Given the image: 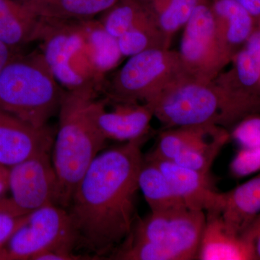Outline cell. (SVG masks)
<instances>
[{"label":"cell","instance_id":"cell-1","mask_svg":"<svg viewBox=\"0 0 260 260\" xmlns=\"http://www.w3.org/2000/svg\"><path fill=\"white\" fill-rule=\"evenodd\" d=\"M144 138L99 153L75 188L68 208L78 246L95 257L114 253L135 223V197Z\"/></svg>","mask_w":260,"mask_h":260},{"label":"cell","instance_id":"cell-2","mask_svg":"<svg viewBox=\"0 0 260 260\" xmlns=\"http://www.w3.org/2000/svg\"><path fill=\"white\" fill-rule=\"evenodd\" d=\"M95 89L65 90L59 109V126L51 150L57 179L56 205L69 208L75 188L107 139L94 120Z\"/></svg>","mask_w":260,"mask_h":260},{"label":"cell","instance_id":"cell-3","mask_svg":"<svg viewBox=\"0 0 260 260\" xmlns=\"http://www.w3.org/2000/svg\"><path fill=\"white\" fill-rule=\"evenodd\" d=\"M64 91L42 52L17 54L0 74V109L35 127L59 112Z\"/></svg>","mask_w":260,"mask_h":260},{"label":"cell","instance_id":"cell-4","mask_svg":"<svg viewBox=\"0 0 260 260\" xmlns=\"http://www.w3.org/2000/svg\"><path fill=\"white\" fill-rule=\"evenodd\" d=\"M166 129L214 124L237 125L243 116L232 98L215 80L205 81L185 75L166 87L150 103Z\"/></svg>","mask_w":260,"mask_h":260},{"label":"cell","instance_id":"cell-5","mask_svg":"<svg viewBox=\"0 0 260 260\" xmlns=\"http://www.w3.org/2000/svg\"><path fill=\"white\" fill-rule=\"evenodd\" d=\"M185 75L179 51L149 49L129 57L113 77L107 98L150 104L169 84Z\"/></svg>","mask_w":260,"mask_h":260},{"label":"cell","instance_id":"cell-6","mask_svg":"<svg viewBox=\"0 0 260 260\" xmlns=\"http://www.w3.org/2000/svg\"><path fill=\"white\" fill-rule=\"evenodd\" d=\"M76 246V233L68 209L47 205L28 213L0 249V260H34L45 251H73Z\"/></svg>","mask_w":260,"mask_h":260},{"label":"cell","instance_id":"cell-7","mask_svg":"<svg viewBox=\"0 0 260 260\" xmlns=\"http://www.w3.org/2000/svg\"><path fill=\"white\" fill-rule=\"evenodd\" d=\"M205 222V212L186 207L151 212L135 221L126 239L158 244L174 253L178 260L198 259Z\"/></svg>","mask_w":260,"mask_h":260},{"label":"cell","instance_id":"cell-8","mask_svg":"<svg viewBox=\"0 0 260 260\" xmlns=\"http://www.w3.org/2000/svg\"><path fill=\"white\" fill-rule=\"evenodd\" d=\"M179 53L186 73L198 80L212 81L230 64L217 37L210 0L198 5L186 22Z\"/></svg>","mask_w":260,"mask_h":260},{"label":"cell","instance_id":"cell-9","mask_svg":"<svg viewBox=\"0 0 260 260\" xmlns=\"http://www.w3.org/2000/svg\"><path fill=\"white\" fill-rule=\"evenodd\" d=\"M74 22L40 19L37 37V41L42 42L41 52L44 59L66 90L93 88L85 83L78 70L80 51L85 42V27L75 25Z\"/></svg>","mask_w":260,"mask_h":260},{"label":"cell","instance_id":"cell-10","mask_svg":"<svg viewBox=\"0 0 260 260\" xmlns=\"http://www.w3.org/2000/svg\"><path fill=\"white\" fill-rule=\"evenodd\" d=\"M51 154H39L9 168L10 199L23 215L56 205L57 179Z\"/></svg>","mask_w":260,"mask_h":260},{"label":"cell","instance_id":"cell-11","mask_svg":"<svg viewBox=\"0 0 260 260\" xmlns=\"http://www.w3.org/2000/svg\"><path fill=\"white\" fill-rule=\"evenodd\" d=\"M230 69L215 79L227 92L243 118L260 114V28L255 30L232 59Z\"/></svg>","mask_w":260,"mask_h":260},{"label":"cell","instance_id":"cell-12","mask_svg":"<svg viewBox=\"0 0 260 260\" xmlns=\"http://www.w3.org/2000/svg\"><path fill=\"white\" fill-rule=\"evenodd\" d=\"M105 100L94 99L92 113L95 124L107 140L129 142L144 138L154 117L153 107L149 104L119 102L107 98Z\"/></svg>","mask_w":260,"mask_h":260},{"label":"cell","instance_id":"cell-13","mask_svg":"<svg viewBox=\"0 0 260 260\" xmlns=\"http://www.w3.org/2000/svg\"><path fill=\"white\" fill-rule=\"evenodd\" d=\"M54 138L49 126L35 127L0 109V165L10 168L34 155L51 153Z\"/></svg>","mask_w":260,"mask_h":260},{"label":"cell","instance_id":"cell-14","mask_svg":"<svg viewBox=\"0 0 260 260\" xmlns=\"http://www.w3.org/2000/svg\"><path fill=\"white\" fill-rule=\"evenodd\" d=\"M159 168L174 192L189 209L216 211L220 193L214 189L209 174L197 172L171 160L146 157Z\"/></svg>","mask_w":260,"mask_h":260},{"label":"cell","instance_id":"cell-15","mask_svg":"<svg viewBox=\"0 0 260 260\" xmlns=\"http://www.w3.org/2000/svg\"><path fill=\"white\" fill-rule=\"evenodd\" d=\"M198 259L255 260L252 244L231 230L218 211L207 212Z\"/></svg>","mask_w":260,"mask_h":260},{"label":"cell","instance_id":"cell-16","mask_svg":"<svg viewBox=\"0 0 260 260\" xmlns=\"http://www.w3.org/2000/svg\"><path fill=\"white\" fill-rule=\"evenodd\" d=\"M215 30L228 61L247 42L256 28V20L234 0H210Z\"/></svg>","mask_w":260,"mask_h":260},{"label":"cell","instance_id":"cell-17","mask_svg":"<svg viewBox=\"0 0 260 260\" xmlns=\"http://www.w3.org/2000/svg\"><path fill=\"white\" fill-rule=\"evenodd\" d=\"M231 230L243 236L260 222V173L232 190L220 193L218 210Z\"/></svg>","mask_w":260,"mask_h":260},{"label":"cell","instance_id":"cell-18","mask_svg":"<svg viewBox=\"0 0 260 260\" xmlns=\"http://www.w3.org/2000/svg\"><path fill=\"white\" fill-rule=\"evenodd\" d=\"M37 18L58 21H85L116 4L119 0H18Z\"/></svg>","mask_w":260,"mask_h":260},{"label":"cell","instance_id":"cell-19","mask_svg":"<svg viewBox=\"0 0 260 260\" xmlns=\"http://www.w3.org/2000/svg\"><path fill=\"white\" fill-rule=\"evenodd\" d=\"M226 132V128L214 124L167 129L160 133L156 148L148 156L172 160L181 152L194 148Z\"/></svg>","mask_w":260,"mask_h":260},{"label":"cell","instance_id":"cell-20","mask_svg":"<svg viewBox=\"0 0 260 260\" xmlns=\"http://www.w3.org/2000/svg\"><path fill=\"white\" fill-rule=\"evenodd\" d=\"M40 19L18 0H0V42L19 48L37 41Z\"/></svg>","mask_w":260,"mask_h":260},{"label":"cell","instance_id":"cell-21","mask_svg":"<svg viewBox=\"0 0 260 260\" xmlns=\"http://www.w3.org/2000/svg\"><path fill=\"white\" fill-rule=\"evenodd\" d=\"M168 40L184 28L195 8L207 0H138Z\"/></svg>","mask_w":260,"mask_h":260},{"label":"cell","instance_id":"cell-22","mask_svg":"<svg viewBox=\"0 0 260 260\" xmlns=\"http://www.w3.org/2000/svg\"><path fill=\"white\" fill-rule=\"evenodd\" d=\"M138 187L143 192L151 212L165 211L186 207L174 192L161 171L150 160H143L138 174Z\"/></svg>","mask_w":260,"mask_h":260},{"label":"cell","instance_id":"cell-23","mask_svg":"<svg viewBox=\"0 0 260 260\" xmlns=\"http://www.w3.org/2000/svg\"><path fill=\"white\" fill-rule=\"evenodd\" d=\"M122 56L136 55L149 49H169L171 42L149 15L116 39Z\"/></svg>","mask_w":260,"mask_h":260},{"label":"cell","instance_id":"cell-24","mask_svg":"<svg viewBox=\"0 0 260 260\" xmlns=\"http://www.w3.org/2000/svg\"><path fill=\"white\" fill-rule=\"evenodd\" d=\"M148 15L138 0H119L101 15L99 23L104 31L117 39Z\"/></svg>","mask_w":260,"mask_h":260},{"label":"cell","instance_id":"cell-25","mask_svg":"<svg viewBox=\"0 0 260 260\" xmlns=\"http://www.w3.org/2000/svg\"><path fill=\"white\" fill-rule=\"evenodd\" d=\"M230 138L231 137L220 138L201 145L199 148L181 152L172 160L188 169L203 174H209L214 160Z\"/></svg>","mask_w":260,"mask_h":260},{"label":"cell","instance_id":"cell-26","mask_svg":"<svg viewBox=\"0 0 260 260\" xmlns=\"http://www.w3.org/2000/svg\"><path fill=\"white\" fill-rule=\"evenodd\" d=\"M230 172L236 178L260 172V146L239 149L231 162Z\"/></svg>","mask_w":260,"mask_h":260},{"label":"cell","instance_id":"cell-27","mask_svg":"<svg viewBox=\"0 0 260 260\" xmlns=\"http://www.w3.org/2000/svg\"><path fill=\"white\" fill-rule=\"evenodd\" d=\"M231 138L242 148L260 146V114L243 119L234 126Z\"/></svg>","mask_w":260,"mask_h":260},{"label":"cell","instance_id":"cell-28","mask_svg":"<svg viewBox=\"0 0 260 260\" xmlns=\"http://www.w3.org/2000/svg\"><path fill=\"white\" fill-rule=\"evenodd\" d=\"M28 215H15L0 207V249L6 244L13 233L25 221Z\"/></svg>","mask_w":260,"mask_h":260},{"label":"cell","instance_id":"cell-29","mask_svg":"<svg viewBox=\"0 0 260 260\" xmlns=\"http://www.w3.org/2000/svg\"><path fill=\"white\" fill-rule=\"evenodd\" d=\"M243 237L252 244L254 259L260 260V222L249 229Z\"/></svg>","mask_w":260,"mask_h":260},{"label":"cell","instance_id":"cell-30","mask_svg":"<svg viewBox=\"0 0 260 260\" xmlns=\"http://www.w3.org/2000/svg\"><path fill=\"white\" fill-rule=\"evenodd\" d=\"M18 54L17 49L0 42V74L7 64Z\"/></svg>","mask_w":260,"mask_h":260},{"label":"cell","instance_id":"cell-31","mask_svg":"<svg viewBox=\"0 0 260 260\" xmlns=\"http://www.w3.org/2000/svg\"><path fill=\"white\" fill-rule=\"evenodd\" d=\"M256 20L260 18V0H234Z\"/></svg>","mask_w":260,"mask_h":260},{"label":"cell","instance_id":"cell-32","mask_svg":"<svg viewBox=\"0 0 260 260\" xmlns=\"http://www.w3.org/2000/svg\"><path fill=\"white\" fill-rule=\"evenodd\" d=\"M9 190V168L0 165V199Z\"/></svg>","mask_w":260,"mask_h":260},{"label":"cell","instance_id":"cell-33","mask_svg":"<svg viewBox=\"0 0 260 260\" xmlns=\"http://www.w3.org/2000/svg\"><path fill=\"white\" fill-rule=\"evenodd\" d=\"M256 26L260 28V18L256 20Z\"/></svg>","mask_w":260,"mask_h":260}]
</instances>
